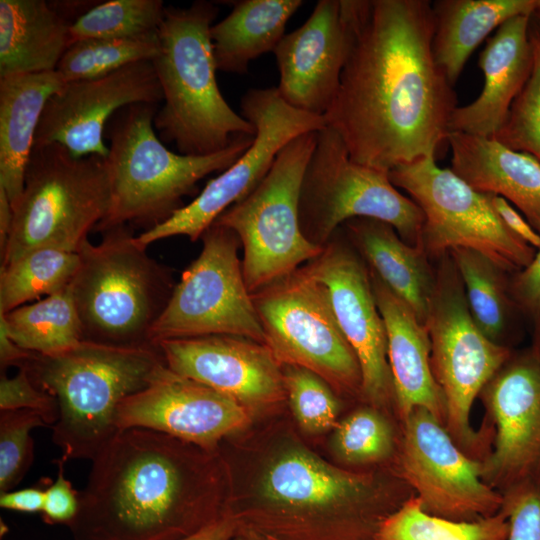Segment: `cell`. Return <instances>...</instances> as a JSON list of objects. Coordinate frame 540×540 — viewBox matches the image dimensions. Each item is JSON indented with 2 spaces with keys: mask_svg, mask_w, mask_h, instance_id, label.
Here are the masks:
<instances>
[{
  "mask_svg": "<svg viewBox=\"0 0 540 540\" xmlns=\"http://www.w3.org/2000/svg\"><path fill=\"white\" fill-rule=\"evenodd\" d=\"M346 51L324 115L350 158L389 172L447 143L456 94L432 48L427 0H340Z\"/></svg>",
  "mask_w": 540,
  "mask_h": 540,
  "instance_id": "obj_1",
  "label": "cell"
},
{
  "mask_svg": "<svg viewBox=\"0 0 540 540\" xmlns=\"http://www.w3.org/2000/svg\"><path fill=\"white\" fill-rule=\"evenodd\" d=\"M194 447L148 429L117 432L80 491L77 540H176L202 527L193 519Z\"/></svg>",
  "mask_w": 540,
  "mask_h": 540,
  "instance_id": "obj_2",
  "label": "cell"
},
{
  "mask_svg": "<svg viewBox=\"0 0 540 540\" xmlns=\"http://www.w3.org/2000/svg\"><path fill=\"white\" fill-rule=\"evenodd\" d=\"M164 364L157 345L118 347L82 340L57 354L32 353L20 367L57 402L52 441L67 462L97 456L119 432L121 402L145 388Z\"/></svg>",
  "mask_w": 540,
  "mask_h": 540,
  "instance_id": "obj_3",
  "label": "cell"
},
{
  "mask_svg": "<svg viewBox=\"0 0 540 540\" xmlns=\"http://www.w3.org/2000/svg\"><path fill=\"white\" fill-rule=\"evenodd\" d=\"M217 13L214 3L203 0L188 8L166 6L158 53L151 60L164 102L154 128L183 155L213 154L240 135L256 133L226 102L216 81L210 29Z\"/></svg>",
  "mask_w": 540,
  "mask_h": 540,
  "instance_id": "obj_4",
  "label": "cell"
},
{
  "mask_svg": "<svg viewBox=\"0 0 540 540\" xmlns=\"http://www.w3.org/2000/svg\"><path fill=\"white\" fill-rule=\"evenodd\" d=\"M156 105L127 106L109 121L110 145L105 160L111 203L98 230L128 223L150 229L162 223L183 206L181 199L193 193L201 179L226 170L253 143L254 136L240 135L213 154H176L156 136Z\"/></svg>",
  "mask_w": 540,
  "mask_h": 540,
  "instance_id": "obj_5",
  "label": "cell"
},
{
  "mask_svg": "<svg viewBox=\"0 0 540 540\" xmlns=\"http://www.w3.org/2000/svg\"><path fill=\"white\" fill-rule=\"evenodd\" d=\"M100 243L80 247L70 284L83 340L143 347L176 285L170 271L151 258L127 225L107 229Z\"/></svg>",
  "mask_w": 540,
  "mask_h": 540,
  "instance_id": "obj_6",
  "label": "cell"
},
{
  "mask_svg": "<svg viewBox=\"0 0 540 540\" xmlns=\"http://www.w3.org/2000/svg\"><path fill=\"white\" fill-rule=\"evenodd\" d=\"M110 203L105 158H75L59 144L33 147L1 265L40 247L78 252Z\"/></svg>",
  "mask_w": 540,
  "mask_h": 540,
  "instance_id": "obj_7",
  "label": "cell"
},
{
  "mask_svg": "<svg viewBox=\"0 0 540 540\" xmlns=\"http://www.w3.org/2000/svg\"><path fill=\"white\" fill-rule=\"evenodd\" d=\"M298 215L304 238L320 248L354 218L385 222L407 244L418 247L424 220L417 204L391 183L389 172L354 162L341 137L328 126L317 132Z\"/></svg>",
  "mask_w": 540,
  "mask_h": 540,
  "instance_id": "obj_8",
  "label": "cell"
},
{
  "mask_svg": "<svg viewBox=\"0 0 540 540\" xmlns=\"http://www.w3.org/2000/svg\"><path fill=\"white\" fill-rule=\"evenodd\" d=\"M425 326L431 368L446 405L445 427L457 445L476 459L482 437L471 425L476 398L512 352L493 342L474 322L464 286L449 253L439 257Z\"/></svg>",
  "mask_w": 540,
  "mask_h": 540,
  "instance_id": "obj_9",
  "label": "cell"
},
{
  "mask_svg": "<svg viewBox=\"0 0 540 540\" xmlns=\"http://www.w3.org/2000/svg\"><path fill=\"white\" fill-rule=\"evenodd\" d=\"M317 132L289 142L259 185L214 223L231 229L243 249L242 270L252 294L320 254L299 226V195Z\"/></svg>",
  "mask_w": 540,
  "mask_h": 540,
  "instance_id": "obj_10",
  "label": "cell"
},
{
  "mask_svg": "<svg viewBox=\"0 0 540 540\" xmlns=\"http://www.w3.org/2000/svg\"><path fill=\"white\" fill-rule=\"evenodd\" d=\"M389 178L423 213L418 247L429 259L465 248L483 254L510 274L534 258L536 249L502 223L491 194L477 191L451 168L438 167L435 157L399 165L389 171Z\"/></svg>",
  "mask_w": 540,
  "mask_h": 540,
  "instance_id": "obj_11",
  "label": "cell"
},
{
  "mask_svg": "<svg viewBox=\"0 0 540 540\" xmlns=\"http://www.w3.org/2000/svg\"><path fill=\"white\" fill-rule=\"evenodd\" d=\"M265 345L282 365L306 368L335 391L361 395L360 365L326 287L303 265L251 294Z\"/></svg>",
  "mask_w": 540,
  "mask_h": 540,
  "instance_id": "obj_12",
  "label": "cell"
},
{
  "mask_svg": "<svg viewBox=\"0 0 540 540\" xmlns=\"http://www.w3.org/2000/svg\"><path fill=\"white\" fill-rule=\"evenodd\" d=\"M199 256L182 273L150 342L208 335H234L265 344V335L229 228L213 223L201 236Z\"/></svg>",
  "mask_w": 540,
  "mask_h": 540,
  "instance_id": "obj_13",
  "label": "cell"
},
{
  "mask_svg": "<svg viewBox=\"0 0 540 540\" xmlns=\"http://www.w3.org/2000/svg\"><path fill=\"white\" fill-rule=\"evenodd\" d=\"M241 110L242 116L256 130L251 146L235 163L210 180L189 204L136 236L143 247L177 235L187 236L191 241L201 239L225 210L259 185L284 146L300 135L327 127L324 116L288 105L276 87L248 90L242 97Z\"/></svg>",
  "mask_w": 540,
  "mask_h": 540,
  "instance_id": "obj_14",
  "label": "cell"
},
{
  "mask_svg": "<svg viewBox=\"0 0 540 540\" xmlns=\"http://www.w3.org/2000/svg\"><path fill=\"white\" fill-rule=\"evenodd\" d=\"M403 422L399 476L427 513L455 521L496 514L502 494L482 476V461L465 453L445 425L423 408Z\"/></svg>",
  "mask_w": 540,
  "mask_h": 540,
  "instance_id": "obj_15",
  "label": "cell"
},
{
  "mask_svg": "<svg viewBox=\"0 0 540 540\" xmlns=\"http://www.w3.org/2000/svg\"><path fill=\"white\" fill-rule=\"evenodd\" d=\"M385 490L376 477L340 469L303 449L278 456L260 485L262 498L276 508L333 512L351 540H375L382 521L405 502Z\"/></svg>",
  "mask_w": 540,
  "mask_h": 540,
  "instance_id": "obj_16",
  "label": "cell"
},
{
  "mask_svg": "<svg viewBox=\"0 0 540 540\" xmlns=\"http://www.w3.org/2000/svg\"><path fill=\"white\" fill-rule=\"evenodd\" d=\"M304 266L326 287L338 325L357 357L361 396L379 409L395 406L386 329L363 259L339 228Z\"/></svg>",
  "mask_w": 540,
  "mask_h": 540,
  "instance_id": "obj_17",
  "label": "cell"
},
{
  "mask_svg": "<svg viewBox=\"0 0 540 540\" xmlns=\"http://www.w3.org/2000/svg\"><path fill=\"white\" fill-rule=\"evenodd\" d=\"M479 396L495 425L484 481L501 494L540 482V356L532 348L512 353Z\"/></svg>",
  "mask_w": 540,
  "mask_h": 540,
  "instance_id": "obj_18",
  "label": "cell"
},
{
  "mask_svg": "<svg viewBox=\"0 0 540 540\" xmlns=\"http://www.w3.org/2000/svg\"><path fill=\"white\" fill-rule=\"evenodd\" d=\"M162 90L151 60L127 65L94 79L65 83L47 101L34 147L59 144L75 158H106V124L134 104H158Z\"/></svg>",
  "mask_w": 540,
  "mask_h": 540,
  "instance_id": "obj_19",
  "label": "cell"
},
{
  "mask_svg": "<svg viewBox=\"0 0 540 540\" xmlns=\"http://www.w3.org/2000/svg\"><path fill=\"white\" fill-rule=\"evenodd\" d=\"M251 421L250 409L164 364L118 407V430L142 428L211 451Z\"/></svg>",
  "mask_w": 540,
  "mask_h": 540,
  "instance_id": "obj_20",
  "label": "cell"
},
{
  "mask_svg": "<svg viewBox=\"0 0 540 540\" xmlns=\"http://www.w3.org/2000/svg\"><path fill=\"white\" fill-rule=\"evenodd\" d=\"M175 373L250 410L286 397L283 367L263 343L234 335L167 339L156 344Z\"/></svg>",
  "mask_w": 540,
  "mask_h": 540,
  "instance_id": "obj_21",
  "label": "cell"
},
{
  "mask_svg": "<svg viewBox=\"0 0 540 540\" xmlns=\"http://www.w3.org/2000/svg\"><path fill=\"white\" fill-rule=\"evenodd\" d=\"M345 51L340 0H319L306 22L273 51L280 97L295 109L324 116L339 88Z\"/></svg>",
  "mask_w": 540,
  "mask_h": 540,
  "instance_id": "obj_22",
  "label": "cell"
},
{
  "mask_svg": "<svg viewBox=\"0 0 540 540\" xmlns=\"http://www.w3.org/2000/svg\"><path fill=\"white\" fill-rule=\"evenodd\" d=\"M373 294L384 321L395 408L401 420L423 408L445 425L443 392L431 368L428 330L412 309L370 272Z\"/></svg>",
  "mask_w": 540,
  "mask_h": 540,
  "instance_id": "obj_23",
  "label": "cell"
},
{
  "mask_svg": "<svg viewBox=\"0 0 540 540\" xmlns=\"http://www.w3.org/2000/svg\"><path fill=\"white\" fill-rule=\"evenodd\" d=\"M529 18L513 17L488 38L478 61L484 75L483 89L473 102L454 110L449 132L492 138L500 130L530 75Z\"/></svg>",
  "mask_w": 540,
  "mask_h": 540,
  "instance_id": "obj_24",
  "label": "cell"
},
{
  "mask_svg": "<svg viewBox=\"0 0 540 540\" xmlns=\"http://www.w3.org/2000/svg\"><path fill=\"white\" fill-rule=\"evenodd\" d=\"M451 169L479 192L514 205L540 234V161L494 138L449 132Z\"/></svg>",
  "mask_w": 540,
  "mask_h": 540,
  "instance_id": "obj_25",
  "label": "cell"
},
{
  "mask_svg": "<svg viewBox=\"0 0 540 540\" xmlns=\"http://www.w3.org/2000/svg\"><path fill=\"white\" fill-rule=\"evenodd\" d=\"M340 228L369 271L425 325L436 277L424 251L407 244L391 225L376 219L354 218Z\"/></svg>",
  "mask_w": 540,
  "mask_h": 540,
  "instance_id": "obj_26",
  "label": "cell"
},
{
  "mask_svg": "<svg viewBox=\"0 0 540 540\" xmlns=\"http://www.w3.org/2000/svg\"><path fill=\"white\" fill-rule=\"evenodd\" d=\"M64 84L56 70L0 78V187L12 207L24 190L44 107Z\"/></svg>",
  "mask_w": 540,
  "mask_h": 540,
  "instance_id": "obj_27",
  "label": "cell"
},
{
  "mask_svg": "<svg viewBox=\"0 0 540 540\" xmlns=\"http://www.w3.org/2000/svg\"><path fill=\"white\" fill-rule=\"evenodd\" d=\"M71 23L44 0H0V78L55 71Z\"/></svg>",
  "mask_w": 540,
  "mask_h": 540,
  "instance_id": "obj_28",
  "label": "cell"
},
{
  "mask_svg": "<svg viewBox=\"0 0 540 540\" xmlns=\"http://www.w3.org/2000/svg\"><path fill=\"white\" fill-rule=\"evenodd\" d=\"M536 0H438L432 4L435 60L452 86L479 44L507 20L531 15Z\"/></svg>",
  "mask_w": 540,
  "mask_h": 540,
  "instance_id": "obj_29",
  "label": "cell"
},
{
  "mask_svg": "<svg viewBox=\"0 0 540 540\" xmlns=\"http://www.w3.org/2000/svg\"><path fill=\"white\" fill-rule=\"evenodd\" d=\"M302 4L301 0L234 1L230 14L210 29L217 70L246 73L252 60L274 51L288 20Z\"/></svg>",
  "mask_w": 540,
  "mask_h": 540,
  "instance_id": "obj_30",
  "label": "cell"
},
{
  "mask_svg": "<svg viewBox=\"0 0 540 540\" xmlns=\"http://www.w3.org/2000/svg\"><path fill=\"white\" fill-rule=\"evenodd\" d=\"M449 255L460 275L474 322L490 340L504 345L502 340L517 309L510 294L509 273L474 250L456 248Z\"/></svg>",
  "mask_w": 540,
  "mask_h": 540,
  "instance_id": "obj_31",
  "label": "cell"
},
{
  "mask_svg": "<svg viewBox=\"0 0 540 540\" xmlns=\"http://www.w3.org/2000/svg\"><path fill=\"white\" fill-rule=\"evenodd\" d=\"M4 317L10 336L24 350L53 355L83 340L81 322L70 285Z\"/></svg>",
  "mask_w": 540,
  "mask_h": 540,
  "instance_id": "obj_32",
  "label": "cell"
},
{
  "mask_svg": "<svg viewBox=\"0 0 540 540\" xmlns=\"http://www.w3.org/2000/svg\"><path fill=\"white\" fill-rule=\"evenodd\" d=\"M79 262L78 252L40 247L1 265L0 313L63 290L71 284Z\"/></svg>",
  "mask_w": 540,
  "mask_h": 540,
  "instance_id": "obj_33",
  "label": "cell"
},
{
  "mask_svg": "<svg viewBox=\"0 0 540 540\" xmlns=\"http://www.w3.org/2000/svg\"><path fill=\"white\" fill-rule=\"evenodd\" d=\"M504 512L474 521H455L424 511L413 495L380 524L375 540H508Z\"/></svg>",
  "mask_w": 540,
  "mask_h": 540,
  "instance_id": "obj_34",
  "label": "cell"
},
{
  "mask_svg": "<svg viewBox=\"0 0 540 540\" xmlns=\"http://www.w3.org/2000/svg\"><path fill=\"white\" fill-rule=\"evenodd\" d=\"M165 7L161 0L97 2L71 24V43L83 39H138L157 35Z\"/></svg>",
  "mask_w": 540,
  "mask_h": 540,
  "instance_id": "obj_35",
  "label": "cell"
},
{
  "mask_svg": "<svg viewBox=\"0 0 540 540\" xmlns=\"http://www.w3.org/2000/svg\"><path fill=\"white\" fill-rule=\"evenodd\" d=\"M158 34L138 39H83L70 44L56 71L65 83L94 79L132 63L153 60Z\"/></svg>",
  "mask_w": 540,
  "mask_h": 540,
  "instance_id": "obj_36",
  "label": "cell"
},
{
  "mask_svg": "<svg viewBox=\"0 0 540 540\" xmlns=\"http://www.w3.org/2000/svg\"><path fill=\"white\" fill-rule=\"evenodd\" d=\"M332 447L338 458L347 464L379 463L394 453V428L379 408L360 407L337 423Z\"/></svg>",
  "mask_w": 540,
  "mask_h": 540,
  "instance_id": "obj_37",
  "label": "cell"
},
{
  "mask_svg": "<svg viewBox=\"0 0 540 540\" xmlns=\"http://www.w3.org/2000/svg\"><path fill=\"white\" fill-rule=\"evenodd\" d=\"M528 37L532 48L530 75L492 138L540 161V15L535 12L529 18Z\"/></svg>",
  "mask_w": 540,
  "mask_h": 540,
  "instance_id": "obj_38",
  "label": "cell"
},
{
  "mask_svg": "<svg viewBox=\"0 0 540 540\" xmlns=\"http://www.w3.org/2000/svg\"><path fill=\"white\" fill-rule=\"evenodd\" d=\"M282 367L286 398L301 429L309 434H320L335 428L340 410L335 390L306 368Z\"/></svg>",
  "mask_w": 540,
  "mask_h": 540,
  "instance_id": "obj_39",
  "label": "cell"
},
{
  "mask_svg": "<svg viewBox=\"0 0 540 540\" xmlns=\"http://www.w3.org/2000/svg\"><path fill=\"white\" fill-rule=\"evenodd\" d=\"M42 426L47 425L36 411H1L0 493L13 490L26 475L34 458L31 431Z\"/></svg>",
  "mask_w": 540,
  "mask_h": 540,
  "instance_id": "obj_40",
  "label": "cell"
},
{
  "mask_svg": "<svg viewBox=\"0 0 540 540\" xmlns=\"http://www.w3.org/2000/svg\"><path fill=\"white\" fill-rule=\"evenodd\" d=\"M502 497L508 540H540V482L513 487Z\"/></svg>",
  "mask_w": 540,
  "mask_h": 540,
  "instance_id": "obj_41",
  "label": "cell"
},
{
  "mask_svg": "<svg viewBox=\"0 0 540 540\" xmlns=\"http://www.w3.org/2000/svg\"><path fill=\"white\" fill-rule=\"evenodd\" d=\"M21 409L40 413L50 427L58 418V406L54 397L38 388L23 367H19L13 377L2 373L0 379V410Z\"/></svg>",
  "mask_w": 540,
  "mask_h": 540,
  "instance_id": "obj_42",
  "label": "cell"
},
{
  "mask_svg": "<svg viewBox=\"0 0 540 540\" xmlns=\"http://www.w3.org/2000/svg\"><path fill=\"white\" fill-rule=\"evenodd\" d=\"M56 479L46 487L45 503L42 511L46 522L73 523L80 508V492L76 491L65 477L64 461L59 458Z\"/></svg>",
  "mask_w": 540,
  "mask_h": 540,
  "instance_id": "obj_43",
  "label": "cell"
},
{
  "mask_svg": "<svg viewBox=\"0 0 540 540\" xmlns=\"http://www.w3.org/2000/svg\"><path fill=\"white\" fill-rule=\"evenodd\" d=\"M509 288L517 309L535 319L540 314V247L526 267L513 273Z\"/></svg>",
  "mask_w": 540,
  "mask_h": 540,
  "instance_id": "obj_44",
  "label": "cell"
},
{
  "mask_svg": "<svg viewBox=\"0 0 540 540\" xmlns=\"http://www.w3.org/2000/svg\"><path fill=\"white\" fill-rule=\"evenodd\" d=\"M491 203L496 214L511 233L536 250L540 247V234L512 204L505 198L492 194Z\"/></svg>",
  "mask_w": 540,
  "mask_h": 540,
  "instance_id": "obj_45",
  "label": "cell"
},
{
  "mask_svg": "<svg viewBox=\"0 0 540 540\" xmlns=\"http://www.w3.org/2000/svg\"><path fill=\"white\" fill-rule=\"evenodd\" d=\"M46 487L44 484L0 493V507L16 512L42 513Z\"/></svg>",
  "mask_w": 540,
  "mask_h": 540,
  "instance_id": "obj_46",
  "label": "cell"
},
{
  "mask_svg": "<svg viewBox=\"0 0 540 540\" xmlns=\"http://www.w3.org/2000/svg\"><path fill=\"white\" fill-rule=\"evenodd\" d=\"M238 526L237 518L224 514L176 540H231L237 532Z\"/></svg>",
  "mask_w": 540,
  "mask_h": 540,
  "instance_id": "obj_47",
  "label": "cell"
},
{
  "mask_svg": "<svg viewBox=\"0 0 540 540\" xmlns=\"http://www.w3.org/2000/svg\"><path fill=\"white\" fill-rule=\"evenodd\" d=\"M33 352L24 350L10 336L4 317L0 315V364L1 369L14 365L20 367Z\"/></svg>",
  "mask_w": 540,
  "mask_h": 540,
  "instance_id": "obj_48",
  "label": "cell"
},
{
  "mask_svg": "<svg viewBox=\"0 0 540 540\" xmlns=\"http://www.w3.org/2000/svg\"><path fill=\"white\" fill-rule=\"evenodd\" d=\"M13 207L5 190L0 187V249H5L13 224Z\"/></svg>",
  "mask_w": 540,
  "mask_h": 540,
  "instance_id": "obj_49",
  "label": "cell"
},
{
  "mask_svg": "<svg viewBox=\"0 0 540 540\" xmlns=\"http://www.w3.org/2000/svg\"><path fill=\"white\" fill-rule=\"evenodd\" d=\"M534 322V341L531 348L540 356V314L534 319Z\"/></svg>",
  "mask_w": 540,
  "mask_h": 540,
  "instance_id": "obj_50",
  "label": "cell"
},
{
  "mask_svg": "<svg viewBox=\"0 0 540 540\" xmlns=\"http://www.w3.org/2000/svg\"><path fill=\"white\" fill-rule=\"evenodd\" d=\"M534 12L540 15V0H536V6H535Z\"/></svg>",
  "mask_w": 540,
  "mask_h": 540,
  "instance_id": "obj_51",
  "label": "cell"
},
{
  "mask_svg": "<svg viewBox=\"0 0 540 540\" xmlns=\"http://www.w3.org/2000/svg\"><path fill=\"white\" fill-rule=\"evenodd\" d=\"M274 540H281V539H274Z\"/></svg>",
  "mask_w": 540,
  "mask_h": 540,
  "instance_id": "obj_52",
  "label": "cell"
}]
</instances>
